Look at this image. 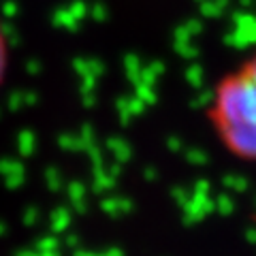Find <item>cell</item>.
Instances as JSON below:
<instances>
[{"mask_svg":"<svg viewBox=\"0 0 256 256\" xmlns=\"http://www.w3.org/2000/svg\"><path fill=\"white\" fill-rule=\"evenodd\" d=\"M205 116L230 156L256 164V50L214 86Z\"/></svg>","mask_w":256,"mask_h":256,"instance_id":"obj_1","label":"cell"},{"mask_svg":"<svg viewBox=\"0 0 256 256\" xmlns=\"http://www.w3.org/2000/svg\"><path fill=\"white\" fill-rule=\"evenodd\" d=\"M6 66H9V45H6L4 30H2V26H0V86H2V82H4Z\"/></svg>","mask_w":256,"mask_h":256,"instance_id":"obj_2","label":"cell"}]
</instances>
